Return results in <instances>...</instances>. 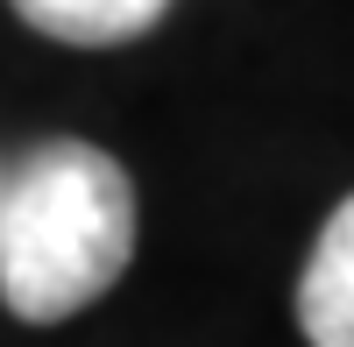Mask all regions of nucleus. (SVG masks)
<instances>
[{
    "label": "nucleus",
    "instance_id": "obj_1",
    "mask_svg": "<svg viewBox=\"0 0 354 347\" xmlns=\"http://www.w3.org/2000/svg\"><path fill=\"white\" fill-rule=\"evenodd\" d=\"M135 255V185L93 142H36L0 178V305L57 326L106 298Z\"/></svg>",
    "mask_w": 354,
    "mask_h": 347
},
{
    "label": "nucleus",
    "instance_id": "obj_2",
    "mask_svg": "<svg viewBox=\"0 0 354 347\" xmlns=\"http://www.w3.org/2000/svg\"><path fill=\"white\" fill-rule=\"evenodd\" d=\"M298 326L312 347H354V191L326 213L298 276Z\"/></svg>",
    "mask_w": 354,
    "mask_h": 347
},
{
    "label": "nucleus",
    "instance_id": "obj_3",
    "mask_svg": "<svg viewBox=\"0 0 354 347\" xmlns=\"http://www.w3.org/2000/svg\"><path fill=\"white\" fill-rule=\"evenodd\" d=\"M163 8L170 0H15V15L57 43H128L163 21Z\"/></svg>",
    "mask_w": 354,
    "mask_h": 347
}]
</instances>
